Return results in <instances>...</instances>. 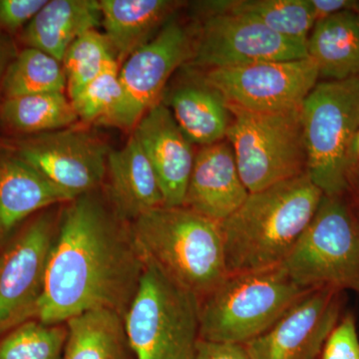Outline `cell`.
I'll return each instance as SVG.
<instances>
[{
  "instance_id": "29",
  "label": "cell",
  "mask_w": 359,
  "mask_h": 359,
  "mask_svg": "<svg viewBox=\"0 0 359 359\" xmlns=\"http://www.w3.org/2000/svg\"><path fill=\"white\" fill-rule=\"evenodd\" d=\"M119 70L116 61L71 99L78 118L85 122L99 123L114 109L122 93Z\"/></svg>"
},
{
  "instance_id": "25",
  "label": "cell",
  "mask_w": 359,
  "mask_h": 359,
  "mask_svg": "<svg viewBox=\"0 0 359 359\" xmlns=\"http://www.w3.org/2000/svg\"><path fill=\"white\" fill-rule=\"evenodd\" d=\"M78 115L65 93L35 94L6 99L0 107V121L21 133L41 134L69 128Z\"/></svg>"
},
{
  "instance_id": "30",
  "label": "cell",
  "mask_w": 359,
  "mask_h": 359,
  "mask_svg": "<svg viewBox=\"0 0 359 359\" xmlns=\"http://www.w3.org/2000/svg\"><path fill=\"white\" fill-rule=\"evenodd\" d=\"M320 359H359V337L351 314L344 316L328 337Z\"/></svg>"
},
{
  "instance_id": "3",
  "label": "cell",
  "mask_w": 359,
  "mask_h": 359,
  "mask_svg": "<svg viewBox=\"0 0 359 359\" xmlns=\"http://www.w3.org/2000/svg\"><path fill=\"white\" fill-rule=\"evenodd\" d=\"M143 259L202 301L229 275L221 226L185 207H162L130 223Z\"/></svg>"
},
{
  "instance_id": "15",
  "label": "cell",
  "mask_w": 359,
  "mask_h": 359,
  "mask_svg": "<svg viewBox=\"0 0 359 359\" xmlns=\"http://www.w3.org/2000/svg\"><path fill=\"white\" fill-rule=\"evenodd\" d=\"M145 151L159 181L165 207H183L192 174L193 143L163 103L143 116L133 133Z\"/></svg>"
},
{
  "instance_id": "19",
  "label": "cell",
  "mask_w": 359,
  "mask_h": 359,
  "mask_svg": "<svg viewBox=\"0 0 359 359\" xmlns=\"http://www.w3.org/2000/svg\"><path fill=\"white\" fill-rule=\"evenodd\" d=\"M101 21L100 1L51 0L26 25L22 41L62 63L70 45L84 33L96 29Z\"/></svg>"
},
{
  "instance_id": "9",
  "label": "cell",
  "mask_w": 359,
  "mask_h": 359,
  "mask_svg": "<svg viewBox=\"0 0 359 359\" xmlns=\"http://www.w3.org/2000/svg\"><path fill=\"white\" fill-rule=\"evenodd\" d=\"M57 228L53 214L44 212L0 255V337L37 318Z\"/></svg>"
},
{
  "instance_id": "11",
  "label": "cell",
  "mask_w": 359,
  "mask_h": 359,
  "mask_svg": "<svg viewBox=\"0 0 359 359\" xmlns=\"http://www.w3.org/2000/svg\"><path fill=\"white\" fill-rule=\"evenodd\" d=\"M318 78V65L306 57L208 70L203 79L231 107L278 112L302 107Z\"/></svg>"
},
{
  "instance_id": "2",
  "label": "cell",
  "mask_w": 359,
  "mask_h": 359,
  "mask_svg": "<svg viewBox=\"0 0 359 359\" xmlns=\"http://www.w3.org/2000/svg\"><path fill=\"white\" fill-rule=\"evenodd\" d=\"M323 197L306 173L250 193L237 211L219 224L229 275L282 264Z\"/></svg>"
},
{
  "instance_id": "32",
  "label": "cell",
  "mask_w": 359,
  "mask_h": 359,
  "mask_svg": "<svg viewBox=\"0 0 359 359\" xmlns=\"http://www.w3.org/2000/svg\"><path fill=\"white\" fill-rule=\"evenodd\" d=\"M195 359H250L244 344L199 340Z\"/></svg>"
},
{
  "instance_id": "36",
  "label": "cell",
  "mask_w": 359,
  "mask_h": 359,
  "mask_svg": "<svg viewBox=\"0 0 359 359\" xmlns=\"http://www.w3.org/2000/svg\"><path fill=\"white\" fill-rule=\"evenodd\" d=\"M355 11H356V13H358V15H359V2H358V6H356Z\"/></svg>"
},
{
  "instance_id": "23",
  "label": "cell",
  "mask_w": 359,
  "mask_h": 359,
  "mask_svg": "<svg viewBox=\"0 0 359 359\" xmlns=\"http://www.w3.org/2000/svg\"><path fill=\"white\" fill-rule=\"evenodd\" d=\"M65 323L67 339L63 359H135L121 314L95 309Z\"/></svg>"
},
{
  "instance_id": "1",
  "label": "cell",
  "mask_w": 359,
  "mask_h": 359,
  "mask_svg": "<svg viewBox=\"0 0 359 359\" xmlns=\"http://www.w3.org/2000/svg\"><path fill=\"white\" fill-rule=\"evenodd\" d=\"M125 223L95 191L69 202L58 222L36 320L61 325L95 309L124 318L145 266Z\"/></svg>"
},
{
  "instance_id": "12",
  "label": "cell",
  "mask_w": 359,
  "mask_h": 359,
  "mask_svg": "<svg viewBox=\"0 0 359 359\" xmlns=\"http://www.w3.org/2000/svg\"><path fill=\"white\" fill-rule=\"evenodd\" d=\"M306 57L308 44L285 39L245 16L214 13L201 25L188 63L212 70Z\"/></svg>"
},
{
  "instance_id": "18",
  "label": "cell",
  "mask_w": 359,
  "mask_h": 359,
  "mask_svg": "<svg viewBox=\"0 0 359 359\" xmlns=\"http://www.w3.org/2000/svg\"><path fill=\"white\" fill-rule=\"evenodd\" d=\"M74 199L15 153H0V242L30 215Z\"/></svg>"
},
{
  "instance_id": "10",
  "label": "cell",
  "mask_w": 359,
  "mask_h": 359,
  "mask_svg": "<svg viewBox=\"0 0 359 359\" xmlns=\"http://www.w3.org/2000/svg\"><path fill=\"white\" fill-rule=\"evenodd\" d=\"M194 39L186 28L171 21L150 41L124 60L119 70L121 98L100 124L133 129L156 104L175 70L189 62Z\"/></svg>"
},
{
  "instance_id": "17",
  "label": "cell",
  "mask_w": 359,
  "mask_h": 359,
  "mask_svg": "<svg viewBox=\"0 0 359 359\" xmlns=\"http://www.w3.org/2000/svg\"><path fill=\"white\" fill-rule=\"evenodd\" d=\"M106 177L109 203L125 222L164 205L154 169L134 134L124 147L110 151Z\"/></svg>"
},
{
  "instance_id": "8",
  "label": "cell",
  "mask_w": 359,
  "mask_h": 359,
  "mask_svg": "<svg viewBox=\"0 0 359 359\" xmlns=\"http://www.w3.org/2000/svg\"><path fill=\"white\" fill-rule=\"evenodd\" d=\"M282 266L304 289L359 294V223L341 197L323 195Z\"/></svg>"
},
{
  "instance_id": "22",
  "label": "cell",
  "mask_w": 359,
  "mask_h": 359,
  "mask_svg": "<svg viewBox=\"0 0 359 359\" xmlns=\"http://www.w3.org/2000/svg\"><path fill=\"white\" fill-rule=\"evenodd\" d=\"M170 106L180 128L193 144L205 147L226 138L231 123L228 103L204 79L175 90Z\"/></svg>"
},
{
  "instance_id": "6",
  "label": "cell",
  "mask_w": 359,
  "mask_h": 359,
  "mask_svg": "<svg viewBox=\"0 0 359 359\" xmlns=\"http://www.w3.org/2000/svg\"><path fill=\"white\" fill-rule=\"evenodd\" d=\"M306 174L328 197L351 185L359 128V77L316 85L302 106Z\"/></svg>"
},
{
  "instance_id": "13",
  "label": "cell",
  "mask_w": 359,
  "mask_h": 359,
  "mask_svg": "<svg viewBox=\"0 0 359 359\" xmlns=\"http://www.w3.org/2000/svg\"><path fill=\"white\" fill-rule=\"evenodd\" d=\"M110 150L85 130L66 128L18 142L15 154L52 183L77 198L93 192L106 178Z\"/></svg>"
},
{
  "instance_id": "20",
  "label": "cell",
  "mask_w": 359,
  "mask_h": 359,
  "mask_svg": "<svg viewBox=\"0 0 359 359\" xmlns=\"http://www.w3.org/2000/svg\"><path fill=\"white\" fill-rule=\"evenodd\" d=\"M179 6L170 0H102L104 35L118 58L127 59L153 39Z\"/></svg>"
},
{
  "instance_id": "5",
  "label": "cell",
  "mask_w": 359,
  "mask_h": 359,
  "mask_svg": "<svg viewBox=\"0 0 359 359\" xmlns=\"http://www.w3.org/2000/svg\"><path fill=\"white\" fill-rule=\"evenodd\" d=\"M144 261L138 289L124 316L135 359H195L200 297L168 278L152 262Z\"/></svg>"
},
{
  "instance_id": "34",
  "label": "cell",
  "mask_w": 359,
  "mask_h": 359,
  "mask_svg": "<svg viewBox=\"0 0 359 359\" xmlns=\"http://www.w3.org/2000/svg\"><path fill=\"white\" fill-rule=\"evenodd\" d=\"M13 46L6 39H0V83L13 58Z\"/></svg>"
},
{
  "instance_id": "21",
  "label": "cell",
  "mask_w": 359,
  "mask_h": 359,
  "mask_svg": "<svg viewBox=\"0 0 359 359\" xmlns=\"http://www.w3.org/2000/svg\"><path fill=\"white\" fill-rule=\"evenodd\" d=\"M309 57L320 77L341 81L359 77V15L344 11L318 20L308 40Z\"/></svg>"
},
{
  "instance_id": "4",
  "label": "cell",
  "mask_w": 359,
  "mask_h": 359,
  "mask_svg": "<svg viewBox=\"0 0 359 359\" xmlns=\"http://www.w3.org/2000/svg\"><path fill=\"white\" fill-rule=\"evenodd\" d=\"M309 292L282 264L228 275L201 301L200 339L245 344L264 334Z\"/></svg>"
},
{
  "instance_id": "31",
  "label": "cell",
  "mask_w": 359,
  "mask_h": 359,
  "mask_svg": "<svg viewBox=\"0 0 359 359\" xmlns=\"http://www.w3.org/2000/svg\"><path fill=\"white\" fill-rule=\"evenodd\" d=\"M48 0H0V27L14 32L27 25Z\"/></svg>"
},
{
  "instance_id": "27",
  "label": "cell",
  "mask_w": 359,
  "mask_h": 359,
  "mask_svg": "<svg viewBox=\"0 0 359 359\" xmlns=\"http://www.w3.org/2000/svg\"><path fill=\"white\" fill-rule=\"evenodd\" d=\"M116 61L109 41L97 29L78 37L62 60L70 100Z\"/></svg>"
},
{
  "instance_id": "33",
  "label": "cell",
  "mask_w": 359,
  "mask_h": 359,
  "mask_svg": "<svg viewBox=\"0 0 359 359\" xmlns=\"http://www.w3.org/2000/svg\"><path fill=\"white\" fill-rule=\"evenodd\" d=\"M316 22L344 11H355L358 1L351 0H309Z\"/></svg>"
},
{
  "instance_id": "26",
  "label": "cell",
  "mask_w": 359,
  "mask_h": 359,
  "mask_svg": "<svg viewBox=\"0 0 359 359\" xmlns=\"http://www.w3.org/2000/svg\"><path fill=\"white\" fill-rule=\"evenodd\" d=\"M65 88L67 81L62 63L29 47L11 60L1 81L6 99L54 92L65 93Z\"/></svg>"
},
{
  "instance_id": "16",
  "label": "cell",
  "mask_w": 359,
  "mask_h": 359,
  "mask_svg": "<svg viewBox=\"0 0 359 359\" xmlns=\"http://www.w3.org/2000/svg\"><path fill=\"white\" fill-rule=\"evenodd\" d=\"M249 195L233 148L223 140L205 146L196 155L183 207L221 224Z\"/></svg>"
},
{
  "instance_id": "7",
  "label": "cell",
  "mask_w": 359,
  "mask_h": 359,
  "mask_svg": "<svg viewBox=\"0 0 359 359\" xmlns=\"http://www.w3.org/2000/svg\"><path fill=\"white\" fill-rule=\"evenodd\" d=\"M229 110L231 123L226 138L249 193L306 173L302 107L252 112L229 106Z\"/></svg>"
},
{
  "instance_id": "14",
  "label": "cell",
  "mask_w": 359,
  "mask_h": 359,
  "mask_svg": "<svg viewBox=\"0 0 359 359\" xmlns=\"http://www.w3.org/2000/svg\"><path fill=\"white\" fill-rule=\"evenodd\" d=\"M341 292L309 290L264 334L244 344L250 358H318L339 323Z\"/></svg>"
},
{
  "instance_id": "24",
  "label": "cell",
  "mask_w": 359,
  "mask_h": 359,
  "mask_svg": "<svg viewBox=\"0 0 359 359\" xmlns=\"http://www.w3.org/2000/svg\"><path fill=\"white\" fill-rule=\"evenodd\" d=\"M205 15L245 16L287 39L308 44L316 18L309 0H216L201 2Z\"/></svg>"
},
{
  "instance_id": "35",
  "label": "cell",
  "mask_w": 359,
  "mask_h": 359,
  "mask_svg": "<svg viewBox=\"0 0 359 359\" xmlns=\"http://www.w3.org/2000/svg\"><path fill=\"white\" fill-rule=\"evenodd\" d=\"M353 153L354 159L358 161L359 159V128L358 133L355 135V138H354Z\"/></svg>"
},
{
  "instance_id": "28",
  "label": "cell",
  "mask_w": 359,
  "mask_h": 359,
  "mask_svg": "<svg viewBox=\"0 0 359 359\" xmlns=\"http://www.w3.org/2000/svg\"><path fill=\"white\" fill-rule=\"evenodd\" d=\"M67 327L28 320L0 339V359H63Z\"/></svg>"
}]
</instances>
